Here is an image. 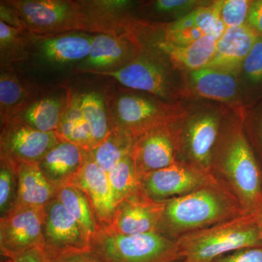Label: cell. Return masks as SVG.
<instances>
[{"mask_svg": "<svg viewBox=\"0 0 262 262\" xmlns=\"http://www.w3.org/2000/svg\"><path fill=\"white\" fill-rule=\"evenodd\" d=\"M211 174L238 200L246 214L262 201V168L245 132L242 116L232 113L215 149Z\"/></svg>", "mask_w": 262, "mask_h": 262, "instance_id": "6da1fadb", "label": "cell"}, {"mask_svg": "<svg viewBox=\"0 0 262 262\" xmlns=\"http://www.w3.org/2000/svg\"><path fill=\"white\" fill-rule=\"evenodd\" d=\"M164 201L165 210L156 232L176 241L193 231L246 215L237 198L217 180Z\"/></svg>", "mask_w": 262, "mask_h": 262, "instance_id": "7a4b0ae2", "label": "cell"}, {"mask_svg": "<svg viewBox=\"0 0 262 262\" xmlns=\"http://www.w3.org/2000/svg\"><path fill=\"white\" fill-rule=\"evenodd\" d=\"M184 113L170 124L175 138L177 161L211 174L212 162L225 122L233 113L221 103L188 98Z\"/></svg>", "mask_w": 262, "mask_h": 262, "instance_id": "3957f363", "label": "cell"}, {"mask_svg": "<svg viewBox=\"0 0 262 262\" xmlns=\"http://www.w3.org/2000/svg\"><path fill=\"white\" fill-rule=\"evenodd\" d=\"M26 32L50 36L72 32H102L87 2L10 0Z\"/></svg>", "mask_w": 262, "mask_h": 262, "instance_id": "277c9868", "label": "cell"}, {"mask_svg": "<svg viewBox=\"0 0 262 262\" xmlns=\"http://www.w3.org/2000/svg\"><path fill=\"white\" fill-rule=\"evenodd\" d=\"M177 243L183 258L189 262H212L237 250L262 246L256 214L193 231L179 237Z\"/></svg>", "mask_w": 262, "mask_h": 262, "instance_id": "5b68a950", "label": "cell"}, {"mask_svg": "<svg viewBox=\"0 0 262 262\" xmlns=\"http://www.w3.org/2000/svg\"><path fill=\"white\" fill-rule=\"evenodd\" d=\"M111 127H118L134 139L169 125L184 113V101L168 102L146 93L122 89L107 101Z\"/></svg>", "mask_w": 262, "mask_h": 262, "instance_id": "8992f818", "label": "cell"}, {"mask_svg": "<svg viewBox=\"0 0 262 262\" xmlns=\"http://www.w3.org/2000/svg\"><path fill=\"white\" fill-rule=\"evenodd\" d=\"M90 251L103 262H180L176 239L157 232L121 234L101 226L90 241Z\"/></svg>", "mask_w": 262, "mask_h": 262, "instance_id": "52a82bcc", "label": "cell"}, {"mask_svg": "<svg viewBox=\"0 0 262 262\" xmlns=\"http://www.w3.org/2000/svg\"><path fill=\"white\" fill-rule=\"evenodd\" d=\"M84 73L113 78L127 89L153 95L168 102L178 103L188 98L182 74L149 51L121 68Z\"/></svg>", "mask_w": 262, "mask_h": 262, "instance_id": "ba28073f", "label": "cell"}, {"mask_svg": "<svg viewBox=\"0 0 262 262\" xmlns=\"http://www.w3.org/2000/svg\"><path fill=\"white\" fill-rule=\"evenodd\" d=\"M215 181L213 176L178 161L167 168L139 177L142 192L158 201L185 195Z\"/></svg>", "mask_w": 262, "mask_h": 262, "instance_id": "9c48e42d", "label": "cell"}, {"mask_svg": "<svg viewBox=\"0 0 262 262\" xmlns=\"http://www.w3.org/2000/svg\"><path fill=\"white\" fill-rule=\"evenodd\" d=\"M44 208L43 250L49 259L67 253L89 251L87 234L56 196Z\"/></svg>", "mask_w": 262, "mask_h": 262, "instance_id": "30bf717a", "label": "cell"}, {"mask_svg": "<svg viewBox=\"0 0 262 262\" xmlns=\"http://www.w3.org/2000/svg\"><path fill=\"white\" fill-rule=\"evenodd\" d=\"M123 26V32L95 35L89 56L81 62L79 70L84 73L117 70L140 56L144 46L126 24Z\"/></svg>", "mask_w": 262, "mask_h": 262, "instance_id": "8fae6325", "label": "cell"}, {"mask_svg": "<svg viewBox=\"0 0 262 262\" xmlns=\"http://www.w3.org/2000/svg\"><path fill=\"white\" fill-rule=\"evenodd\" d=\"M43 208H22L13 210L0 218V251L7 259L32 248H42Z\"/></svg>", "mask_w": 262, "mask_h": 262, "instance_id": "7c38bea8", "label": "cell"}, {"mask_svg": "<svg viewBox=\"0 0 262 262\" xmlns=\"http://www.w3.org/2000/svg\"><path fill=\"white\" fill-rule=\"evenodd\" d=\"M182 75L188 98L221 103L243 116L246 106L237 76L209 67Z\"/></svg>", "mask_w": 262, "mask_h": 262, "instance_id": "4fadbf2b", "label": "cell"}, {"mask_svg": "<svg viewBox=\"0 0 262 262\" xmlns=\"http://www.w3.org/2000/svg\"><path fill=\"white\" fill-rule=\"evenodd\" d=\"M60 141L56 133L41 132L13 119L1 127L0 158L15 165L38 163Z\"/></svg>", "mask_w": 262, "mask_h": 262, "instance_id": "5bb4252c", "label": "cell"}, {"mask_svg": "<svg viewBox=\"0 0 262 262\" xmlns=\"http://www.w3.org/2000/svg\"><path fill=\"white\" fill-rule=\"evenodd\" d=\"M164 210L165 201H155L139 189L117 205L106 228L127 235L156 232Z\"/></svg>", "mask_w": 262, "mask_h": 262, "instance_id": "9a60e30c", "label": "cell"}, {"mask_svg": "<svg viewBox=\"0 0 262 262\" xmlns=\"http://www.w3.org/2000/svg\"><path fill=\"white\" fill-rule=\"evenodd\" d=\"M130 156L139 178L177 163V146L170 125L157 127L139 136L134 141Z\"/></svg>", "mask_w": 262, "mask_h": 262, "instance_id": "2e32d148", "label": "cell"}, {"mask_svg": "<svg viewBox=\"0 0 262 262\" xmlns=\"http://www.w3.org/2000/svg\"><path fill=\"white\" fill-rule=\"evenodd\" d=\"M28 35L29 42L34 46L39 58L54 66L83 61L89 56L94 38V35L84 32L50 36Z\"/></svg>", "mask_w": 262, "mask_h": 262, "instance_id": "e0dca14e", "label": "cell"}, {"mask_svg": "<svg viewBox=\"0 0 262 262\" xmlns=\"http://www.w3.org/2000/svg\"><path fill=\"white\" fill-rule=\"evenodd\" d=\"M75 184L87 196L100 225H111L116 205L107 173L91 158L89 151Z\"/></svg>", "mask_w": 262, "mask_h": 262, "instance_id": "ac0fdd59", "label": "cell"}, {"mask_svg": "<svg viewBox=\"0 0 262 262\" xmlns=\"http://www.w3.org/2000/svg\"><path fill=\"white\" fill-rule=\"evenodd\" d=\"M217 40L204 36L186 46H177L158 39L147 50L168 63L180 74H186L206 67L214 55Z\"/></svg>", "mask_w": 262, "mask_h": 262, "instance_id": "d6986e66", "label": "cell"}, {"mask_svg": "<svg viewBox=\"0 0 262 262\" xmlns=\"http://www.w3.org/2000/svg\"><path fill=\"white\" fill-rule=\"evenodd\" d=\"M88 152L70 141H60L38 163L46 179L57 190L75 184Z\"/></svg>", "mask_w": 262, "mask_h": 262, "instance_id": "ffe728a7", "label": "cell"}, {"mask_svg": "<svg viewBox=\"0 0 262 262\" xmlns=\"http://www.w3.org/2000/svg\"><path fill=\"white\" fill-rule=\"evenodd\" d=\"M49 91L21 78L12 68H1L0 74V122L1 127L28 108Z\"/></svg>", "mask_w": 262, "mask_h": 262, "instance_id": "44dd1931", "label": "cell"}, {"mask_svg": "<svg viewBox=\"0 0 262 262\" xmlns=\"http://www.w3.org/2000/svg\"><path fill=\"white\" fill-rule=\"evenodd\" d=\"M258 37L246 24L226 29L217 41L213 58L206 67L238 75Z\"/></svg>", "mask_w": 262, "mask_h": 262, "instance_id": "7402d4cb", "label": "cell"}, {"mask_svg": "<svg viewBox=\"0 0 262 262\" xmlns=\"http://www.w3.org/2000/svg\"><path fill=\"white\" fill-rule=\"evenodd\" d=\"M17 173L18 192L13 210L43 208L56 198L57 189L43 175L38 163L18 164Z\"/></svg>", "mask_w": 262, "mask_h": 262, "instance_id": "603a6c76", "label": "cell"}, {"mask_svg": "<svg viewBox=\"0 0 262 262\" xmlns=\"http://www.w3.org/2000/svg\"><path fill=\"white\" fill-rule=\"evenodd\" d=\"M69 92L45 95L17 115L14 119L35 130L56 133L64 113Z\"/></svg>", "mask_w": 262, "mask_h": 262, "instance_id": "cb8c5ba5", "label": "cell"}, {"mask_svg": "<svg viewBox=\"0 0 262 262\" xmlns=\"http://www.w3.org/2000/svg\"><path fill=\"white\" fill-rule=\"evenodd\" d=\"M56 198L78 222L91 241L101 225L84 193L75 184H70L58 189Z\"/></svg>", "mask_w": 262, "mask_h": 262, "instance_id": "d4e9b609", "label": "cell"}, {"mask_svg": "<svg viewBox=\"0 0 262 262\" xmlns=\"http://www.w3.org/2000/svg\"><path fill=\"white\" fill-rule=\"evenodd\" d=\"M78 102L91 130L95 148L106 137L111 128L107 101L98 93L88 92L79 95Z\"/></svg>", "mask_w": 262, "mask_h": 262, "instance_id": "484cf974", "label": "cell"}, {"mask_svg": "<svg viewBox=\"0 0 262 262\" xmlns=\"http://www.w3.org/2000/svg\"><path fill=\"white\" fill-rule=\"evenodd\" d=\"M237 77L244 95L246 108L261 101L262 37L258 36Z\"/></svg>", "mask_w": 262, "mask_h": 262, "instance_id": "4316f807", "label": "cell"}, {"mask_svg": "<svg viewBox=\"0 0 262 262\" xmlns=\"http://www.w3.org/2000/svg\"><path fill=\"white\" fill-rule=\"evenodd\" d=\"M134 141L135 139L123 130L111 127L106 137L89 151L90 155L104 171L108 172L130 155Z\"/></svg>", "mask_w": 262, "mask_h": 262, "instance_id": "83f0119b", "label": "cell"}, {"mask_svg": "<svg viewBox=\"0 0 262 262\" xmlns=\"http://www.w3.org/2000/svg\"><path fill=\"white\" fill-rule=\"evenodd\" d=\"M29 50L30 42L25 31L0 21L1 68H10L13 63L27 59Z\"/></svg>", "mask_w": 262, "mask_h": 262, "instance_id": "f1b7e54d", "label": "cell"}, {"mask_svg": "<svg viewBox=\"0 0 262 262\" xmlns=\"http://www.w3.org/2000/svg\"><path fill=\"white\" fill-rule=\"evenodd\" d=\"M106 173L116 206L140 189L139 176L130 155L120 160Z\"/></svg>", "mask_w": 262, "mask_h": 262, "instance_id": "f546056e", "label": "cell"}, {"mask_svg": "<svg viewBox=\"0 0 262 262\" xmlns=\"http://www.w3.org/2000/svg\"><path fill=\"white\" fill-rule=\"evenodd\" d=\"M18 192L17 165L0 158V218L14 209Z\"/></svg>", "mask_w": 262, "mask_h": 262, "instance_id": "4dcf8cb0", "label": "cell"}, {"mask_svg": "<svg viewBox=\"0 0 262 262\" xmlns=\"http://www.w3.org/2000/svg\"><path fill=\"white\" fill-rule=\"evenodd\" d=\"M196 28L206 36H211L217 41L223 35L226 28L221 20L217 1L199 7L191 13Z\"/></svg>", "mask_w": 262, "mask_h": 262, "instance_id": "1f68e13d", "label": "cell"}, {"mask_svg": "<svg viewBox=\"0 0 262 262\" xmlns=\"http://www.w3.org/2000/svg\"><path fill=\"white\" fill-rule=\"evenodd\" d=\"M201 0H157L150 2L146 6L155 14L173 21L180 20L199 7L209 3Z\"/></svg>", "mask_w": 262, "mask_h": 262, "instance_id": "d6a6232c", "label": "cell"}, {"mask_svg": "<svg viewBox=\"0 0 262 262\" xmlns=\"http://www.w3.org/2000/svg\"><path fill=\"white\" fill-rule=\"evenodd\" d=\"M242 119L245 132L262 168V100L246 108Z\"/></svg>", "mask_w": 262, "mask_h": 262, "instance_id": "836d02e7", "label": "cell"}, {"mask_svg": "<svg viewBox=\"0 0 262 262\" xmlns=\"http://www.w3.org/2000/svg\"><path fill=\"white\" fill-rule=\"evenodd\" d=\"M251 3L252 0L217 1L220 18L226 28H234L245 25Z\"/></svg>", "mask_w": 262, "mask_h": 262, "instance_id": "e575fe53", "label": "cell"}, {"mask_svg": "<svg viewBox=\"0 0 262 262\" xmlns=\"http://www.w3.org/2000/svg\"><path fill=\"white\" fill-rule=\"evenodd\" d=\"M212 262H262V246L237 250L216 258Z\"/></svg>", "mask_w": 262, "mask_h": 262, "instance_id": "d590c367", "label": "cell"}, {"mask_svg": "<svg viewBox=\"0 0 262 262\" xmlns=\"http://www.w3.org/2000/svg\"><path fill=\"white\" fill-rule=\"evenodd\" d=\"M246 24L262 37V0H252Z\"/></svg>", "mask_w": 262, "mask_h": 262, "instance_id": "8d00e7d4", "label": "cell"}, {"mask_svg": "<svg viewBox=\"0 0 262 262\" xmlns=\"http://www.w3.org/2000/svg\"><path fill=\"white\" fill-rule=\"evenodd\" d=\"M49 259V258H48ZM49 262H103L91 251H75L51 258Z\"/></svg>", "mask_w": 262, "mask_h": 262, "instance_id": "74e56055", "label": "cell"}, {"mask_svg": "<svg viewBox=\"0 0 262 262\" xmlns=\"http://www.w3.org/2000/svg\"><path fill=\"white\" fill-rule=\"evenodd\" d=\"M8 262H49L42 248H32L8 258Z\"/></svg>", "mask_w": 262, "mask_h": 262, "instance_id": "f35d334b", "label": "cell"}, {"mask_svg": "<svg viewBox=\"0 0 262 262\" xmlns=\"http://www.w3.org/2000/svg\"><path fill=\"white\" fill-rule=\"evenodd\" d=\"M0 14H1L0 15V18H1L0 21L4 22V23L8 24L11 27L24 30L16 11L11 5L7 3V1H1Z\"/></svg>", "mask_w": 262, "mask_h": 262, "instance_id": "ab89813d", "label": "cell"}, {"mask_svg": "<svg viewBox=\"0 0 262 262\" xmlns=\"http://www.w3.org/2000/svg\"><path fill=\"white\" fill-rule=\"evenodd\" d=\"M255 214H256V222H257L258 231H259L260 237H261L262 243V201Z\"/></svg>", "mask_w": 262, "mask_h": 262, "instance_id": "60d3db41", "label": "cell"}, {"mask_svg": "<svg viewBox=\"0 0 262 262\" xmlns=\"http://www.w3.org/2000/svg\"><path fill=\"white\" fill-rule=\"evenodd\" d=\"M180 262H189V261H187V260L184 259V260H183V261H180Z\"/></svg>", "mask_w": 262, "mask_h": 262, "instance_id": "b9f144b4", "label": "cell"}]
</instances>
